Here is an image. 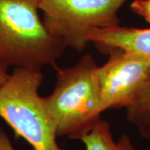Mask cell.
<instances>
[{"mask_svg":"<svg viewBox=\"0 0 150 150\" xmlns=\"http://www.w3.org/2000/svg\"><path fill=\"white\" fill-rule=\"evenodd\" d=\"M41 0H0V56L9 67L55 66L68 48L39 17Z\"/></svg>","mask_w":150,"mask_h":150,"instance_id":"obj_1","label":"cell"},{"mask_svg":"<svg viewBox=\"0 0 150 150\" xmlns=\"http://www.w3.org/2000/svg\"><path fill=\"white\" fill-rule=\"evenodd\" d=\"M98 69L90 54L83 55L72 67L57 68L54 91L44 99L58 137L79 140L102 119Z\"/></svg>","mask_w":150,"mask_h":150,"instance_id":"obj_2","label":"cell"},{"mask_svg":"<svg viewBox=\"0 0 150 150\" xmlns=\"http://www.w3.org/2000/svg\"><path fill=\"white\" fill-rule=\"evenodd\" d=\"M43 80L40 69L14 68L0 86V118L33 150H64L57 142L56 124L44 97L38 93Z\"/></svg>","mask_w":150,"mask_h":150,"instance_id":"obj_3","label":"cell"},{"mask_svg":"<svg viewBox=\"0 0 150 150\" xmlns=\"http://www.w3.org/2000/svg\"><path fill=\"white\" fill-rule=\"evenodd\" d=\"M128 0H41L43 22L53 36L68 48L83 52L89 34L120 25L118 13Z\"/></svg>","mask_w":150,"mask_h":150,"instance_id":"obj_4","label":"cell"},{"mask_svg":"<svg viewBox=\"0 0 150 150\" xmlns=\"http://www.w3.org/2000/svg\"><path fill=\"white\" fill-rule=\"evenodd\" d=\"M107 62L97 72L103 112L129 108L150 84V58L120 48L110 50Z\"/></svg>","mask_w":150,"mask_h":150,"instance_id":"obj_5","label":"cell"},{"mask_svg":"<svg viewBox=\"0 0 150 150\" xmlns=\"http://www.w3.org/2000/svg\"><path fill=\"white\" fill-rule=\"evenodd\" d=\"M89 42L98 51L108 54L113 48H120L150 58V28L116 27L97 29L89 34Z\"/></svg>","mask_w":150,"mask_h":150,"instance_id":"obj_6","label":"cell"},{"mask_svg":"<svg viewBox=\"0 0 150 150\" xmlns=\"http://www.w3.org/2000/svg\"><path fill=\"white\" fill-rule=\"evenodd\" d=\"M79 140L84 144L86 150H137L127 134H123L119 139H114L110 124L103 119Z\"/></svg>","mask_w":150,"mask_h":150,"instance_id":"obj_7","label":"cell"},{"mask_svg":"<svg viewBox=\"0 0 150 150\" xmlns=\"http://www.w3.org/2000/svg\"><path fill=\"white\" fill-rule=\"evenodd\" d=\"M126 118L144 139L150 140V84L138 100L126 108Z\"/></svg>","mask_w":150,"mask_h":150,"instance_id":"obj_8","label":"cell"},{"mask_svg":"<svg viewBox=\"0 0 150 150\" xmlns=\"http://www.w3.org/2000/svg\"><path fill=\"white\" fill-rule=\"evenodd\" d=\"M130 8L134 13L150 23V0H134Z\"/></svg>","mask_w":150,"mask_h":150,"instance_id":"obj_9","label":"cell"},{"mask_svg":"<svg viewBox=\"0 0 150 150\" xmlns=\"http://www.w3.org/2000/svg\"><path fill=\"white\" fill-rule=\"evenodd\" d=\"M0 150H15L8 134L0 127Z\"/></svg>","mask_w":150,"mask_h":150,"instance_id":"obj_10","label":"cell"},{"mask_svg":"<svg viewBox=\"0 0 150 150\" xmlns=\"http://www.w3.org/2000/svg\"><path fill=\"white\" fill-rule=\"evenodd\" d=\"M8 68L9 66L6 64L0 56V86L3 85L9 77L10 74L8 73Z\"/></svg>","mask_w":150,"mask_h":150,"instance_id":"obj_11","label":"cell"}]
</instances>
